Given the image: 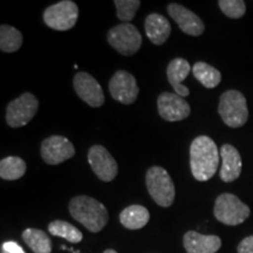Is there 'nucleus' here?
Returning <instances> with one entry per match:
<instances>
[{"label":"nucleus","mask_w":253,"mask_h":253,"mask_svg":"<svg viewBox=\"0 0 253 253\" xmlns=\"http://www.w3.org/2000/svg\"><path fill=\"white\" fill-rule=\"evenodd\" d=\"M23 239L34 253L52 252V242L42 230L26 229L23 232Z\"/></svg>","instance_id":"nucleus-21"},{"label":"nucleus","mask_w":253,"mask_h":253,"mask_svg":"<svg viewBox=\"0 0 253 253\" xmlns=\"http://www.w3.org/2000/svg\"><path fill=\"white\" fill-rule=\"evenodd\" d=\"M219 166V151L217 144L209 136L196 137L190 145V169L199 182H207L217 172Z\"/></svg>","instance_id":"nucleus-1"},{"label":"nucleus","mask_w":253,"mask_h":253,"mask_svg":"<svg viewBox=\"0 0 253 253\" xmlns=\"http://www.w3.org/2000/svg\"><path fill=\"white\" fill-rule=\"evenodd\" d=\"M144 30L148 39L156 46L163 45L171 33L169 20L160 13H150L145 18Z\"/></svg>","instance_id":"nucleus-18"},{"label":"nucleus","mask_w":253,"mask_h":253,"mask_svg":"<svg viewBox=\"0 0 253 253\" xmlns=\"http://www.w3.org/2000/svg\"><path fill=\"white\" fill-rule=\"evenodd\" d=\"M2 253H25V251L18 243L6 242L1 245Z\"/></svg>","instance_id":"nucleus-28"},{"label":"nucleus","mask_w":253,"mask_h":253,"mask_svg":"<svg viewBox=\"0 0 253 253\" xmlns=\"http://www.w3.org/2000/svg\"><path fill=\"white\" fill-rule=\"evenodd\" d=\"M68 210L75 220L93 233L102 231L109 220L108 210L106 207L89 196L73 197L68 204Z\"/></svg>","instance_id":"nucleus-2"},{"label":"nucleus","mask_w":253,"mask_h":253,"mask_svg":"<svg viewBox=\"0 0 253 253\" xmlns=\"http://www.w3.org/2000/svg\"><path fill=\"white\" fill-rule=\"evenodd\" d=\"M145 185L155 203L163 208L171 207L176 196L175 184L164 168L151 167L145 173Z\"/></svg>","instance_id":"nucleus-3"},{"label":"nucleus","mask_w":253,"mask_h":253,"mask_svg":"<svg viewBox=\"0 0 253 253\" xmlns=\"http://www.w3.org/2000/svg\"><path fill=\"white\" fill-rule=\"evenodd\" d=\"M88 163L102 182H112L119 172L118 162L103 145L95 144L88 150Z\"/></svg>","instance_id":"nucleus-10"},{"label":"nucleus","mask_w":253,"mask_h":253,"mask_svg":"<svg viewBox=\"0 0 253 253\" xmlns=\"http://www.w3.org/2000/svg\"><path fill=\"white\" fill-rule=\"evenodd\" d=\"M157 108L161 118L168 122L182 121L191 113L190 104L184 97L169 91H164L158 96Z\"/></svg>","instance_id":"nucleus-13"},{"label":"nucleus","mask_w":253,"mask_h":253,"mask_svg":"<svg viewBox=\"0 0 253 253\" xmlns=\"http://www.w3.org/2000/svg\"><path fill=\"white\" fill-rule=\"evenodd\" d=\"M48 231L52 236L61 237V238L74 243V244L80 243L84 238V235L78 227L65 220H53L52 223H49Z\"/></svg>","instance_id":"nucleus-24"},{"label":"nucleus","mask_w":253,"mask_h":253,"mask_svg":"<svg viewBox=\"0 0 253 253\" xmlns=\"http://www.w3.org/2000/svg\"><path fill=\"white\" fill-rule=\"evenodd\" d=\"M103 253H118L115 251V250H112V249H108V250H106V251H104Z\"/></svg>","instance_id":"nucleus-29"},{"label":"nucleus","mask_w":253,"mask_h":253,"mask_svg":"<svg viewBox=\"0 0 253 253\" xmlns=\"http://www.w3.org/2000/svg\"><path fill=\"white\" fill-rule=\"evenodd\" d=\"M114 4L118 11V18L123 23L128 24L135 18L136 12L140 8V0H115Z\"/></svg>","instance_id":"nucleus-25"},{"label":"nucleus","mask_w":253,"mask_h":253,"mask_svg":"<svg viewBox=\"0 0 253 253\" xmlns=\"http://www.w3.org/2000/svg\"><path fill=\"white\" fill-rule=\"evenodd\" d=\"M219 8L227 18L239 19L245 14L246 5L243 0H219Z\"/></svg>","instance_id":"nucleus-26"},{"label":"nucleus","mask_w":253,"mask_h":253,"mask_svg":"<svg viewBox=\"0 0 253 253\" xmlns=\"http://www.w3.org/2000/svg\"><path fill=\"white\" fill-rule=\"evenodd\" d=\"M221 120L230 128H239L248 122L249 108L245 96L239 90L230 89L221 94L218 106Z\"/></svg>","instance_id":"nucleus-4"},{"label":"nucleus","mask_w":253,"mask_h":253,"mask_svg":"<svg viewBox=\"0 0 253 253\" xmlns=\"http://www.w3.org/2000/svg\"><path fill=\"white\" fill-rule=\"evenodd\" d=\"M39 101L32 93H24L8 103L6 109V122L11 128L26 126L36 116Z\"/></svg>","instance_id":"nucleus-8"},{"label":"nucleus","mask_w":253,"mask_h":253,"mask_svg":"<svg viewBox=\"0 0 253 253\" xmlns=\"http://www.w3.org/2000/svg\"><path fill=\"white\" fill-rule=\"evenodd\" d=\"M191 72V66L190 63L183 58H175L169 62L167 68V77L169 84L175 90L177 95L182 97L189 96V88L183 84V81L188 78Z\"/></svg>","instance_id":"nucleus-17"},{"label":"nucleus","mask_w":253,"mask_h":253,"mask_svg":"<svg viewBox=\"0 0 253 253\" xmlns=\"http://www.w3.org/2000/svg\"><path fill=\"white\" fill-rule=\"evenodd\" d=\"M107 40L114 49L126 56L136 54L142 46L141 33L131 24H120L110 28Z\"/></svg>","instance_id":"nucleus-6"},{"label":"nucleus","mask_w":253,"mask_h":253,"mask_svg":"<svg viewBox=\"0 0 253 253\" xmlns=\"http://www.w3.org/2000/svg\"><path fill=\"white\" fill-rule=\"evenodd\" d=\"M238 253H253V236L246 237L239 243L238 249H237Z\"/></svg>","instance_id":"nucleus-27"},{"label":"nucleus","mask_w":253,"mask_h":253,"mask_svg":"<svg viewBox=\"0 0 253 253\" xmlns=\"http://www.w3.org/2000/svg\"><path fill=\"white\" fill-rule=\"evenodd\" d=\"M192 74L208 89L217 87L221 81V74L217 68L212 67L207 62H196L192 67Z\"/></svg>","instance_id":"nucleus-20"},{"label":"nucleus","mask_w":253,"mask_h":253,"mask_svg":"<svg viewBox=\"0 0 253 253\" xmlns=\"http://www.w3.org/2000/svg\"><path fill=\"white\" fill-rule=\"evenodd\" d=\"M213 214L220 223L236 226L248 219L251 214V210L236 195L221 194L216 199Z\"/></svg>","instance_id":"nucleus-5"},{"label":"nucleus","mask_w":253,"mask_h":253,"mask_svg":"<svg viewBox=\"0 0 253 253\" xmlns=\"http://www.w3.org/2000/svg\"><path fill=\"white\" fill-rule=\"evenodd\" d=\"M40 154L47 164L58 166L75 156V148L65 136L52 135L42 141Z\"/></svg>","instance_id":"nucleus-9"},{"label":"nucleus","mask_w":253,"mask_h":253,"mask_svg":"<svg viewBox=\"0 0 253 253\" xmlns=\"http://www.w3.org/2000/svg\"><path fill=\"white\" fill-rule=\"evenodd\" d=\"M73 86L78 96L93 108H99L104 103L102 87L89 73L78 72L73 79Z\"/></svg>","instance_id":"nucleus-12"},{"label":"nucleus","mask_w":253,"mask_h":253,"mask_svg":"<svg viewBox=\"0 0 253 253\" xmlns=\"http://www.w3.org/2000/svg\"><path fill=\"white\" fill-rule=\"evenodd\" d=\"M149 219V211L138 204L123 209L122 212L120 213V221L128 230H140L147 225Z\"/></svg>","instance_id":"nucleus-19"},{"label":"nucleus","mask_w":253,"mask_h":253,"mask_svg":"<svg viewBox=\"0 0 253 253\" xmlns=\"http://www.w3.org/2000/svg\"><path fill=\"white\" fill-rule=\"evenodd\" d=\"M108 88L113 99L122 104L134 103L140 91L134 75L122 69L113 75Z\"/></svg>","instance_id":"nucleus-11"},{"label":"nucleus","mask_w":253,"mask_h":253,"mask_svg":"<svg viewBox=\"0 0 253 253\" xmlns=\"http://www.w3.org/2000/svg\"><path fill=\"white\" fill-rule=\"evenodd\" d=\"M42 17L47 26L53 30L68 31L77 24L79 7L72 0H62L47 7Z\"/></svg>","instance_id":"nucleus-7"},{"label":"nucleus","mask_w":253,"mask_h":253,"mask_svg":"<svg viewBox=\"0 0 253 253\" xmlns=\"http://www.w3.org/2000/svg\"><path fill=\"white\" fill-rule=\"evenodd\" d=\"M221 168H220V179L225 183L236 181L242 173V157L239 151L233 145L224 144L220 148Z\"/></svg>","instance_id":"nucleus-15"},{"label":"nucleus","mask_w":253,"mask_h":253,"mask_svg":"<svg viewBox=\"0 0 253 253\" xmlns=\"http://www.w3.org/2000/svg\"><path fill=\"white\" fill-rule=\"evenodd\" d=\"M183 245L188 253H216L221 246V239L218 236L189 231L183 237Z\"/></svg>","instance_id":"nucleus-16"},{"label":"nucleus","mask_w":253,"mask_h":253,"mask_svg":"<svg viewBox=\"0 0 253 253\" xmlns=\"http://www.w3.org/2000/svg\"><path fill=\"white\" fill-rule=\"evenodd\" d=\"M23 45V34L13 26H0V49L5 53H14Z\"/></svg>","instance_id":"nucleus-23"},{"label":"nucleus","mask_w":253,"mask_h":253,"mask_svg":"<svg viewBox=\"0 0 253 253\" xmlns=\"http://www.w3.org/2000/svg\"><path fill=\"white\" fill-rule=\"evenodd\" d=\"M167 9L168 13L176 21L183 33L192 37H199L204 33L205 26L201 18L183 5L171 2L168 5Z\"/></svg>","instance_id":"nucleus-14"},{"label":"nucleus","mask_w":253,"mask_h":253,"mask_svg":"<svg viewBox=\"0 0 253 253\" xmlns=\"http://www.w3.org/2000/svg\"><path fill=\"white\" fill-rule=\"evenodd\" d=\"M26 172V162L18 156L2 158L0 162V177L6 181H15Z\"/></svg>","instance_id":"nucleus-22"}]
</instances>
